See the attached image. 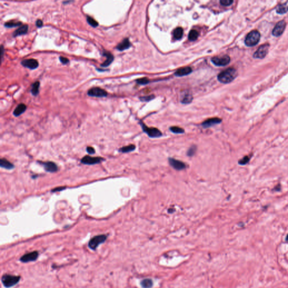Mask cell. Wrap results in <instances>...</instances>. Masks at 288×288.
<instances>
[{
    "label": "cell",
    "instance_id": "cell-31",
    "mask_svg": "<svg viewBox=\"0 0 288 288\" xmlns=\"http://www.w3.org/2000/svg\"><path fill=\"white\" fill-rule=\"evenodd\" d=\"M87 22L91 26L94 28L99 25V23H97V22L91 16H87Z\"/></svg>",
    "mask_w": 288,
    "mask_h": 288
},
{
    "label": "cell",
    "instance_id": "cell-29",
    "mask_svg": "<svg viewBox=\"0 0 288 288\" xmlns=\"http://www.w3.org/2000/svg\"><path fill=\"white\" fill-rule=\"evenodd\" d=\"M192 100H193L192 95L187 93V94L184 95V96L182 98V101H181V102L182 103H184V104H188L191 101H192Z\"/></svg>",
    "mask_w": 288,
    "mask_h": 288
},
{
    "label": "cell",
    "instance_id": "cell-34",
    "mask_svg": "<svg viewBox=\"0 0 288 288\" xmlns=\"http://www.w3.org/2000/svg\"><path fill=\"white\" fill-rule=\"evenodd\" d=\"M233 0H221L220 1V4L225 6H227L231 5L233 3Z\"/></svg>",
    "mask_w": 288,
    "mask_h": 288
},
{
    "label": "cell",
    "instance_id": "cell-11",
    "mask_svg": "<svg viewBox=\"0 0 288 288\" xmlns=\"http://www.w3.org/2000/svg\"><path fill=\"white\" fill-rule=\"evenodd\" d=\"M21 64L24 67L32 70L37 68L39 65L38 61L34 59H29L24 60L21 62Z\"/></svg>",
    "mask_w": 288,
    "mask_h": 288
},
{
    "label": "cell",
    "instance_id": "cell-42",
    "mask_svg": "<svg viewBox=\"0 0 288 288\" xmlns=\"http://www.w3.org/2000/svg\"><path fill=\"white\" fill-rule=\"evenodd\" d=\"M286 240H287V241H288V234L287 235V237H286Z\"/></svg>",
    "mask_w": 288,
    "mask_h": 288
},
{
    "label": "cell",
    "instance_id": "cell-21",
    "mask_svg": "<svg viewBox=\"0 0 288 288\" xmlns=\"http://www.w3.org/2000/svg\"><path fill=\"white\" fill-rule=\"evenodd\" d=\"M0 166L7 170H12L14 167V165L6 159H1L0 160Z\"/></svg>",
    "mask_w": 288,
    "mask_h": 288
},
{
    "label": "cell",
    "instance_id": "cell-36",
    "mask_svg": "<svg viewBox=\"0 0 288 288\" xmlns=\"http://www.w3.org/2000/svg\"><path fill=\"white\" fill-rule=\"evenodd\" d=\"M59 60L60 61V62L62 63V64H67L69 62V60L68 58L67 57H63V56H60L59 57Z\"/></svg>",
    "mask_w": 288,
    "mask_h": 288
},
{
    "label": "cell",
    "instance_id": "cell-18",
    "mask_svg": "<svg viewBox=\"0 0 288 288\" xmlns=\"http://www.w3.org/2000/svg\"><path fill=\"white\" fill-rule=\"evenodd\" d=\"M131 44L129 39H125L122 41V42H121L120 43H119L117 45L116 48H117L118 50L122 51H123V50L129 48L130 47H131Z\"/></svg>",
    "mask_w": 288,
    "mask_h": 288
},
{
    "label": "cell",
    "instance_id": "cell-6",
    "mask_svg": "<svg viewBox=\"0 0 288 288\" xmlns=\"http://www.w3.org/2000/svg\"><path fill=\"white\" fill-rule=\"evenodd\" d=\"M212 62L216 66L222 67L227 65L230 62V57L228 55L213 57L211 59Z\"/></svg>",
    "mask_w": 288,
    "mask_h": 288
},
{
    "label": "cell",
    "instance_id": "cell-20",
    "mask_svg": "<svg viewBox=\"0 0 288 288\" xmlns=\"http://www.w3.org/2000/svg\"><path fill=\"white\" fill-rule=\"evenodd\" d=\"M26 109H27V107L25 104H20L16 107V108L13 112V114L15 117L20 116L26 110Z\"/></svg>",
    "mask_w": 288,
    "mask_h": 288
},
{
    "label": "cell",
    "instance_id": "cell-2",
    "mask_svg": "<svg viewBox=\"0 0 288 288\" xmlns=\"http://www.w3.org/2000/svg\"><path fill=\"white\" fill-rule=\"evenodd\" d=\"M20 280L19 276L4 274L1 278V281L4 286L6 288H10L16 285Z\"/></svg>",
    "mask_w": 288,
    "mask_h": 288
},
{
    "label": "cell",
    "instance_id": "cell-32",
    "mask_svg": "<svg viewBox=\"0 0 288 288\" xmlns=\"http://www.w3.org/2000/svg\"><path fill=\"white\" fill-rule=\"evenodd\" d=\"M196 149H197V147L196 145H193L191 146L190 148H189L187 150V156H190V157L194 156L195 154L196 153Z\"/></svg>",
    "mask_w": 288,
    "mask_h": 288
},
{
    "label": "cell",
    "instance_id": "cell-22",
    "mask_svg": "<svg viewBox=\"0 0 288 288\" xmlns=\"http://www.w3.org/2000/svg\"><path fill=\"white\" fill-rule=\"evenodd\" d=\"M136 146L135 145H129L128 146H123L122 148H120L119 150V151L123 153H130L133 151L135 150Z\"/></svg>",
    "mask_w": 288,
    "mask_h": 288
},
{
    "label": "cell",
    "instance_id": "cell-9",
    "mask_svg": "<svg viewBox=\"0 0 288 288\" xmlns=\"http://www.w3.org/2000/svg\"><path fill=\"white\" fill-rule=\"evenodd\" d=\"M168 162L170 165L174 170L177 171H182L186 168V165L185 163L179 160H177L173 158H168Z\"/></svg>",
    "mask_w": 288,
    "mask_h": 288
},
{
    "label": "cell",
    "instance_id": "cell-17",
    "mask_svg": "<svg viewBox=\"0 0 288 288\" xmlns=\"http://www.w3.org/2000/svg\"><path fill=\"white\" fill-rule=\"evenodd\" d=\"M28 31V25H23L20 26L19 28H18L14 33H13V37H15L17 36H22L26 34Z\"/></svg>",
    "mask_w": 288,
    "mask_h": 288
},
{
    "label": "cell",
    "instance_id": "cell-25",
    "mask_svg": "<svg viewBox=\"0 0 288 288\" xmlns=\"http://www.w3.org/2000/svg\"><path fill=\"white\" fill-rule=\"evenodd\" d=\"M141 285L143 288H151L153 287V281L150 279H144L141 282Z\"/></svg>",
    "mask_w": 288,
    "mask_h": 288
},
{
    "label": "cell",
    "instance_id": "cell-13",
    "mask_svg": "<svg viewBox=\"0 0 288 288\" xmlns=\"http://www.w3.org/2000/svg\"><path fill=\"white\" fill-rule=\"evenodd\" d=\"M269 45H263L258 48L257 51L254 54V57L255 58L262 59L266 56L268 51Z\"/></svg>",
    "mask_w": 288,
    "mask_h": 288
},
{
    "label": "cell",
    "instance_id": "cell-33",
    "mask_svg": "<svg viewBox=\"0 0 288 288\" xmlns=\"http://www.w3.org/2000/svg\"><path fill=\"white\" fill-rule=\"evenodd\" d=\"M250 157L249 156H244L242 158H241V159L238 162V163L240 165H245L247 163H248L250 161Z\"/></svg>",
    "mask_w": 288,
    "mask_h": 288
},
{
    "label": "cell",
    "instance_id": "cell-23",
    "mask_svg": "<svg viewBox=\"0 0 288 288\" xmlns=\"http://www.w3.org/2000/svg\"><path fill=\"white\" fill-rule=\"evenodd\" d=\"M40 83L39 81L34 82L32 86L31 93L33 96H37L39 93Z\"/></svg>",
    "mask_w": 288,
    "mask_h": 288
},
{
    "label": "cell",
    "instance_id": "cell-27",
    "mask_svg": "<svg viewBox=\"0 0 288 288\" xmlns=\"http://www.w3.org/2000/svg\"><path fill=\"white\" fill-rule=\"evenodd\" d=\"M22 23L20 22H15V21H10L4 24V26L6 28H13L16 27H19L22 25Z\"/></svg>",
    "mask_w": 288,
    "mask_h": 288
},
{
    "label": "cell",
    "instance_id": "cell-14",
    "mask_svg": "<svg viewBox=\"0 0 288 288\" xmlns=\"http://www.w3.org/2000/svg\"><path fill=\"white\" fill-rule=\"evenodd\" d=\"M222 122V120L218 118H212L208 119L202 123L203 127L204 128H209L210 127L214 126L215 125H218Z\"/></svg>",
    "mask_w": 288,
    "mask_h": 288
},
{
    "label": "cell",
    "instance_id": "cell-40",
    "mask_svg": "<svg viewBox=\"0 0 288 288\" xmlns=\"http://www.w3.org/2000/svg\"><path fill=\"white\" fill-rule=\"evenodd\" d=\"M154 97V96H149V97H142L141 98V100H143V101H149V100H150L152 99V98Z\"/></svg>",
    "mask_w": 288,
    "mask_h": 288
},
{
    "label": "cell",
    "instance_id": "cell-41",
    "mask_svg": "<svg viewBox=\"0 0 288 288\" xmlns=\"http://www.w3.org/2000/svg\"><path fill=\"white\" fill-rule=\"evenodd\" d=\"M1 56H2V59L3 58V55H4V47L2 45H1Z\"/></svg>",
    "mask_w": 288,
    "mask_h": 288
},
{
    "label": "cell",
    "instance_id": "cell-38",
    "mask_svg": "<svg viewBox=\"0 0 288 288\" xmlns=\"http://www.w3.org/2000/svg\"><path fill=\"white\" fill-rule=\"evenodd\" d=\"M36 25L38 28H41L43 26V22L41 19H38L36 22Z\"/></svg>",
    "mask_w": 288,
    "mask_h": 288
},
{
    "label": "cell",
    "instance_id": "cell-30",
    "mask_svg": "<svg viewBox=\"0 0 288 288\" xmlns=\"http://www.w3.org/2000/svg\"><path fill=\"white\" fill-rule=\"evenodd\" d=\"M170 131H171L172 132L176 133V134H181V133H184L185 132V131L183 128H180L179 127H177V126H173V127H170Z\"/></svg>",
    "mask_w": 288,
    "mask_h": 288
},
{
    "label": "cell",
    "instance_id": "cell-3",
    "mask_svg": "<svg viewBox=\"0 0 288 288\" xmlns=\"http://www.w3.org/2000/svg\"><path fill=\"white\" fill-rule=\"evenodd\" d=\"M260 37L261 35L259 32L256 30L252 31L247 34L245 39V43L248 46H255L258 43Z\"/></svg>",
    "mask_w": 288,
    "mask_h": 288
},
{
    "label": "cell",
    "instance_id": "cell-26",
    "mask_svg": "<svg viewBox=\"0 0 288 288\" xmlns=\"http://www.w3.org/2000/svg\"><path fill=\"white\" fill-rule=\"evenodd\" d=\"M198 37H199V33L195 29L190 31L188 34V39L191 41H195L198 38Z\"/></svg>",
    "mask_w": 288,
    "mask_h": 288
},
{
    "label": "cell",
    "instance_id": "cell-8",
    "mask_svg": "<svg viewBox=\"0 0 288 288\" xmlns=\"http://www.w3.org/2000/svg\"><path fill=\"white\" fill-rule=\"evenodd\" d=\"M39 256V253L37 251H33L25 254L20 258V261L23 263L34 262L37 260Z\"/></svg>",
    "mask_w": 288,
    "mask_h": 288
},
{
    "label": "cell",
    "instance_id": "cell-28",
    "mask_svg": "<svg viewBox=\"0 0 288 288\" xmlns=\"http://www.w3.org/2000/svg\"><path fill=\"white\" fill-rule=\"evenodd\" d=\"M288 11V6L285 4L281 5L280 6H279L276 9V12L279 14H284V13H287Z\"/></svg>",
    "mask_w": 288,
    "mask_h": 288
},
{
    "label": "cell",
    "instance_id": "cell-24",
    "mask_svg": "<svg viewBox=\"0 0 288 288\" xmlns=\"http://www.w3.org/2000/svg\"><path fill=\"white\" fill-rule=\"evenodd\" d=\"M183 29L181 27L176 28L173 31V36L176 39H182L183 36Z\"/></svg>",
    "mask_w": 288,
    "mask_h": 288
},
{
    "label": "cell",
    "instance_id": "cell-35",
    "mask_svg": "<svg viewBox=\"0 0 288 288\" xmlns=\"http://www.w3.org/2000/svg\"><path fill=\"white\" fill-rule=\"evenodd\" d=\"M136 82L140 85H146L149 83V80L146 78H140L139 79H137Z\"/></svg>",
    "mask_w": 288,
    "mask_h": 288
},
{
    "label": "cell",
    "instance_id": "cell-39",
    "mask_svg": "<svg viewBox=\"0 0 288 288\" xmlns=\"http://www.w3.org/2000/svg\"><path fill=\"white\" fill-rule=\"evenodd\" d=\"M65 188V187H58L55 188L54 189L52 190V192H57V191H60L62 190H64Z\"/></svg>",
    "mask_w": 288,
    "mask_h": 288
},
{
    "label": "cell",
    "instance_id": "cell-19",
    "mask_svg": "<svg viewBox=\"0 0 288 288\" xmlns=\"http://www.w3.org/2000/svg\"><path fill=\"white\" fill-rule=\"evenodd\" d=\"M192 71V69L190 67L181 68L175 72V75L179 77H182L190 74Z\"/></svg>",
    "mask_w": 288,
    "mask_h": 288
},
{
    "label": "cell",
    "instance_id": "cell-4",
    "mask_svg": "<svg viewBox=\"0 0 288 288\" xmlns=\"http://www.w3.org/2000/svg\"><path fill=\"white\" fill-rule=\"evenodd\" d=\"M107 239V236L106 235H99L94 236L92 238L88 244V247L92 250H95L102 243L106 241Z\"/></svg>",
    "mask_w": 288,
    "mask_h": 288
},
{
    "label": "cell",
    "instance_id": "cell-7",
    "mask_svg": "<svg viewBox=\"0 0 288 288\" xmlns=\"http://www.w3.org/2000/svg\"><path fill=\"white\" fill-rule=\"evenodd\" d=\"M88 96L96 97H104L108 95L107 92L100 87H94L88 91Z\"/></svg>",
    "mask_w": 288,
    "mask_h": 288
},
{
    "label": "cell",
    "instance_id": "cell-37",
    "mask_svg": "<svg viewBox=\"0 0 288 288\" xmlns=\"http://www.w3.org/2000/svg\"><path fill=\"white\" fill-rule=\"evenodd\" d=\"M86 150H87V151L88 152V153L91 154V155H92L95 153V149H94V148H92L91 146H88L86 149Z\"/></svg>",
    "mask_w": 288,
    "mask_h": 288
},
{
    "label": "cell",
    "instance_id": "cell-10",
    "mask_svg": "<svg viewBox=\"0 0 288 288\" xmlns=\"http://www.w3.org/2000/svg\"><path fill=\"white\" fill-rule=\"evenodd\" d=\"M103 160H104V159L100 157H92V156H84L81 159V162L82 163L88 164V165H93L96 164L100 163Z\"/></svg>",
    "mask_w": 288,
    "mask_h": 288
},
{
    "label": "cell",
    "instance_id": "cell-15",
    "mask_svg": "<svg viewBox=\"0 0 288 288\" xmlns=\"http://www.w3.org/2000/svg\"><path fill=\"white\" fill-rule=\"evenodd\" d=\"M102 55L105 56L107 59H106V60H105L104 62L101 64V67L102 68L108 67L111 64V63L113 62L114 56L109 51H107L105 50L102 53Z\"/></svg>",
    "mask_w": 288,
    "mask_h": 288
},
{
    "label": "cell",
    "instance_id": "cell-12",
    "mask_svg": "<svg viewBox=\"0 0 288 288\" xmlns=\"http://www.w3.org/2000/svg\"><path fill=\"white\" fill-rule=\"evenodd\" d=\"M286 27V23L284 21H280L276 24L273 31V36L276 37L280 36L284 31Z\"/></svg>",
    "mask_w": 288,
    "mask_h": 288
},
{
    "label": "cell",
    "instance_id": "cell-1",
    "mask_svg": "<svg viewBox=\"0 0 288 288\" xmlns=\"http://www.w3.org/2000/svg\"><path fill=\"white\" fill-rule=\"evenodd\" d=\"M236 76V70L233 68H230L220 73L218 75V79L221 83H228L232 82Z\"/></svg>",
    "mask_w": 288,
    "mask_h": 288
},
{
    "label": "cell",
    "instance_id": "cell-16",
    "mask_svg": "<svg viewBox=\"0 0 288 288\" xmlns=\"http://www.w3.org/2000/svg\"><path fill=\"white\" fill-rule=\"evenodd\" d=\"M42 165H43L45 170L47 172L54 173L57 171L58 167L56 164L52 162H40Z\"/></svg>",
    "mask_w": 288,
    "mask_h": 288
},
{
    "label": "cell",
    "instance_id": "cell-5",
    "mask_svg": "<svg viewBox=\"0 0 288 288\" xmlns=\"http://www.w3.org/2000/svg\"><path fill=\"white\" fill-rule=\"evenodd\" d=\"M140 125L143 131L146 133L149 137L151 138H158L162 136V133L158 128L154 127H148L147 125L142 122H141Z\"/></svg>",
    "mask_w": 288,
    "mask_h": 288
}]
</instances>
